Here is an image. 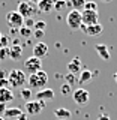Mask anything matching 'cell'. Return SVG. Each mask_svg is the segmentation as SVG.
Masks as SVG:
<instances>
[{"instance_id": "cell-1", "label": "cell", "mask_w": 117, "mask_h": 120, "mask_svg": "<svg viewBox=\"0 0 117 120\" xmlns=\"http://www.w3.org/2000/svg\"><path fill=\"white\" fill-rule=\"evenodd\" d=\"M48 82V75L47 72H44L42 69L38 71L35 74H30V77L27 78V84H29V89L30 90H42Z\"/></svg>"}, {"instance_id": "cell-2", "label": "cell", "mask_w": 117, "mask_h": 120, "mask_svg": "<svg viewBox=\"0 0 117 120\" xmlns=\"http://www.w3.org/2000/svg\"><path fill=\"white\" fill-rule=\"evenodd\" d=\"M8 81H9V86H12L14 89H18L27 82V77H26V72H23L21 69H12L8 75Z\"/></svg>"}, {"instance_id": "cell-3", "label": "cell", "mask_w": 117, "mask_h": 120, "mask_svg": "<svg viewBox=\"0 0 117 120\" xmlns=\"http://www.w3.org/2000/svg\"><path fill=\"white\" fill-rule=\"evenodd\" d=\"M6 24L12 30H20L23 27V24H24V18L17 11H11V12L6 14Z\"/></svg>"}, {"instance_id": "cell-4", "label": "cell", "mask_w": 117, "mask_h": 120, "mask_svg": "<svg viewBox=\"0 0 117 120\" xmlns=\"http://www.w3.org/2000/svg\"><path fill=\"white\" fill-rule=\"evenodd\" d=\"M81 22H83V26H86V27L99 24V14H98V11H86V9H83L81 11Z\"/></svg>"}, {"instance_id": "cell-5", "label": "cell", "mask_w": 117, "mask_h": 120, "mask_svg": "<svg viewBox=\"0 0 117 120\" xmlns=\"http://www.w3.org/2000/svg\"><path fill=\"white\" fill-rule=\"evenodd\" d=\"M66 22H68V26H69L72 30H78V29H81V26H83V22H81V12L80 11H71L69 14H68V17H66Z\"/></svg>"}, {"instance_id": "cell-6", "label": "cell", "mask_w": 117, "mask_h": 120, "mask_svg": "<svg viewBox=\"0 0 117 120\" xmlns=\"http://www.w3.org/2000/svg\"><path fill=\"white\" fill-rule=\"evenodd\" d=\"M26 114H30V116H38L41 111L45 108V102L44 101H29L27 104H26Z\"/></svg>"}, {"instance_id": "cell-7", "label": "cell", "mask_w": 117, "mask_h": 120, "mask_svg": "<svg viewBox=\"0 0 117 120\" xmlns=\"http://www.w3.org/2000/svg\"><path fill=\"white\" fill-rule=\"evenodd\" d=\"M72 99L78 105H86L90 101V93L86 89H77L72 92Z\"/></svg>"}, {"instance_id": "cell-8", "label": "cell", "mask_w": 117, "mask_h": 120, "mask_svg": "<svg viewBox=\"0 0 117 120\" xmlns=\"http://www.w3.org/2000/svg\"><path fill=\"white\" fill-rule=\"evenodd\" d=\"M24 69L30 74L38 72V71L42 69V60H39V59H36V57L32 56V57H29L27 60H24Z\"/></svg>"}, {"instance_id": "cell-9", "label": "cell", "mask_w": 117, "mask_h": 120, "mask_svg": "<svg viewBox=\"0 0 117 120\" xmlns=\"http://www.w3.org/2000/svg\"><path fill=\"white\" fill-rule=\"evenodd\" d=\"M17 12L20 14L24 20H27V18H32L35 9H33L32 3H29V2H20V3H18V11H17Z\"/></svg>"}, {"instance_id": "cell-10", "label": "cell", "mask_w": 117, "mask_h": 120, "mask_svg": "<svg viewBox=\"0 0 117 120\" xmlns=\"http://www.w3.org/2000/svg\"><path fill=\"white\" fill-rule=\"evenodd\" d=\"M48 56V45L44 42H38L35 47H33V57L42 60L44 57Z\"/></svg>"}, {"instance_id": "cell-11", "label": "cell", "mask_w": 117, "mask_h": 120, "mask_svg": "<svg viewBox=\"0 0 117 120\" xmlns=\"http://www.w3.org/2000/svg\"><path fill=\"white\" fill-rule=\"evenodd\" d=\"M54 98H56V93H54L53 89H42L36 93V101H44V102H47V101H53Z\"/></svg>"}, {"instance_id": "cell-12", "label": "cell", "mask_w": 117, "mask_h": 120, "mask_svg": "<svg viewBox=\"0 0 117 120\" xmlns=\"http://www.w3.org/2000/svg\"><path fill=\"white\" fill-rule=\"evenodd\" d=\"M68 71H69V74H72V75H78L81 72V60L78 57H74L69 63H68Z\"/></svg>"}, {"instance_id": "cell-13", "label": "cell", "mask_w": 117, "mask_h": 120, "mask_svg": "<svg viewBox=\"0 0 117 120\" xmlns=\"http://www.w3.org/2000/svg\"><path fill=\"white\" fill-rule=\"evenodd\" d=\"M81 30H84L89 36H99L101 33H102L104 27H102V24H95V26H89V27L81 26Z\"/></svg>"}, {"instance_id": "cell-14", "label": "cell", "mask_w": 117, "mask_h": 120, "mask_svg": "<svg viewBox=\"0 0 117 120\" xmlns=\"http://www.w3.org/2000/svg\"><path fill=\"white\" fill-rule=\"evenodd\" d=\"M14 92L11 89H0V104H9L14 101Z\"/></svg>"}, {"instance_id": "cell-15", "label": "cell", "mask_w": 117, "mask_h": 120, "mask_svg": "<svg viewBox=\"0 0 117 120\" xmlns=\"http://www.w3.org/2000/svg\"><path fill=\"white\" fill-rule=\"evenodd\" d=\"M53 8H54V0H41L38 3V9L42 14H51Z\"/></svg>"}, {"instance_id": "cell-16", "label": "cell", "mask_w": 117, "mask_h": 120, "mask_svg": "<svg viewBox=\"0 0 117 120\" xmlns=\"http://www.w3.org/2000/svg\"><path fill=\"white\" fill-rule=\"evenodd\" d=\"M54 116L57 120H69L71 119V111L68 110V108H63V107H59L54 110Z\"/></svg>"}, {"instance_id": "cell-17", "label": "cell", "mask_w": 117, "mask_h": 120, "mask_svg": "<svg viewBox=\"0 0 117 120\" xmlns=\"http://www.w3.org/2000/svg\"><path fill=\"white\" fill-rule=\"evenodd\" d=\"M95 48H96L98 54L101 56V59H102V60H110V57H111V52H110V50H108V47H107V45H104V44H98Z\"/></svg>"}, {"instance_id": "cell-18", "label": "cell", "mask_w": 117, "mask_h": 120, "mask_svg": "<svg viewBox=\"0 0 117 120\" xmlns=\"http://www.w3.org/2000/svg\"><path fill=\"white\" fill-rule=\"evenodd\" d=\"M23 114V110L21 108H18V107H12V108H6V111H5V117L6 119H18V116H21Z\"/></svg>"}, {"instance_id": "cell-19", "label": "cell", "mask_w": 117, "mask_h": 120, "mask_svg": "<svg viewBox=\"0 0 117 120\" xmlns=\"http://www.w3.org/2000/svg\"><path fill=\"white\" fill-rule=\"evenodd\" d=\"M23 56V48L20 45H12V47H9V57L12 60H18Z\"/></svg>"}, {"instance_id": "cell-20", "label": "cell", "mask_w": 117, "mask_h": 120, "mask_svg": "<svg viewBox=\"0 0 117 120\" xmlns=\"http://www.w3.org/2000/svg\"><path fill=\"white\" fill-rule=\"evenodd\" d=\"M68 5L72 8L74 11H81L84 9V5H86V0H68Z\"/></svg>"}, {"instance_id": "cell-21", "label": "cell", "mask_w": 117, "mask_h": 120, "mask_svg": "<svg viewBox=\"0 0 117 120\" xmlns=\"http://www.w3.org/2000/svg\"><path fill=\"white\" fill-rule=\"evenodd\" d=\"M92 72L90 71H87V69H84V71H81L80 72V78H78V82L80 84H84V82H87V81H90L92 80Z\"/></svg>"}, {"instance_id": "cell-22", "label": "cell", "mask_w": 117, "mask_h": 120, "mask_svg": "<svg viewBox=\"0 0 117 120\" xmlns=\"http://www.w3.org/2000/svg\"><path fill=\"white\" fill-rule=\"evenodd\" d=\"M66 5H68L66 0H54V8H53V9H54L56 12H62L66 8Z\"/></svg>"}, {"instance_id": "cell-23", "label": "cell", "mask_w": 117, "mask_h": 120, "mask_svg": "<svg viewBox=\"0 0 117 120\" xmlns=\"http://www.w3.org/2000/svg\"><path fill=\"white\" fill-rule=\"evenodd\" d=\"M20 95H21V98H23V99H24V101H27V102H29V101H32V99H30V98H32V90H30L29 87H24V89H21Z\"/></svg>"}, {"instance_id": "cell-24", "label": "cell", "mask_w": 117, "mask_h": 120, "mask_svg": "<svg viewBox=\"0 0 117 120\" xmlns=\"http://www.w3.org/2000/svg\"><path fill=\"white\" fill-rule=\"evenodd\" d=\"M60 93L62 95H71L72 93V86H69V84H66V82H63L62 86H60Z\"/></svg>"}, {"instance_id": "cell-25", "label": "cell", "mask_w": 117, "mask_h": 120, "mask_svg": "<svg viewBox=\"0 0 117 120\" xmlns=\"http://www.w3.org/2000/svg\"><path fill=\"white\" fill-rule=\"evenodd\" d=\"M77 81H78V77H77V75H72V74H69V72L66 74V77H65V82H66V84L72 86L74 82H77Z\"/></svg>"}, {"instance_id": "cell-26", "label": "cell", "mask_w": 117, "mask_h": 120, "mask_svg": "<svg viewBox=\"0 0 117 120\" xmlns=\"http://www.w3.org/2000/svg\"><path fill=\"white\" fill-rule=\"evenodd\" d=\"M84 9H86V11H98V3H95V2H90V0H86Z\"/></svg>"}, {"instance_id": "cell-27", "label": "cell", "mask_w": 117, "mask_h": 120, "mask_svg": "<svg viewBox=\"0 0 117 120\" xmlns=\"http://www.w3.org/2000/svg\"><path fill=\"white\" fill-rule=\"evenodd\" d=\"M18 33H20V36H23V38H30V35H32V30L23 26V27L18 30Z\"/></svg>"}, {"instance_id": "cell-28", "label": "cell", "mask_w": 117, "mask_h": 120, "mask_svg": "<svg viewBox=\"0 0 117 120\" xmlns=\"http://www.w3.org/2000/svg\"><path fill=\"white\" fill-rule=\"evenodd\" d=\"M45 27H47V22L45 21H35L33 30H42V32H45Z\"/></svg>"}, {"instance_id": "cell-29", "label": "cell", "mask_w": 117, "mask_h": 120, "mask_svg": "<svg viewBox=\"0 0 117 120\" xmlns=\"http://www.w3.org/2000/svg\"><path fill=\"white\" fill-rule=\"evenodd\" d=\"M0 48H9V38L8 36H3L0 38Z\"/></svg>"}, {"instance_id": "cell-30", "label": "cell", "mask_w": 117, "mask_h": 120, "mask_svg": "<svg viewBox=\"0 0 117 120\" xmlns=\"http://www.w3.org/2000/svg\"><path fill=\"white\" fill-rule=\"evenodd\" d=\"M9 57V48H0V62Z\"/></svg>"}, {"instance_id": "cell-31", "label": "cell", "mask_w": 117, "mask_h": 120, "mask_svg": "<svg viewBox=\"0 0 117 120\" xmlns=\"http://www.w3.org/2000/svg\"><path fill=\"white\" fill-rule=\"evenodd\" d=\"M24 27H27V29H33V26H35V21L32 20V18H27V20H24Z\"/></svg>"}, {"instance_id": "cell-32", "label": "cell", "mask_w": 117, "mask_h": 120, "mask_svg": "<svg viewBox=\"0 0 117 120\" xmlns=\"http://www.w3.org/2000/svg\"><path fill=\"white\" fill-rule=\"evenodd\" d=\"M0 89H9V81L6 80H0Z\"/></svg>"}, {"instance_id": "cell-33", "label": "cell", "mask_w": 117, "mask_h": 120, "mask_svg": "<svg viewBox=\"0 0 117 120\" xmlns=\"http://www.w3.org/2000/svg\"><path fill=\"white\" fill-rule=\"evenodd\" d=\"M45 36V32H42V30H35V38L36 39H41V38Z\"/></svg>"}, {"instance_id": "cell-34", "label": "cell", "mask_w": 117, "mask_h": 120, "mask_svg": "<svg viewBox=\"0 0 117 120\" xmlns=\"http://www.w3.org/2000/svg\"><path fill=\"white\" fill-rule=\"evenodd\" d=\"M17 120H29V116L26 114V112H23L21 116H18V119Z\"/></svg>"}, {"instance_id": "cell-35", "label": "cell", "mask_w": 117, "mask_h": 120, "mask_svg": "<svg viewBox=\"0 0 117 120\" xmlns=\"http://www.w3.org/2000/svg\"><path fill=\"white\" fill-rule=\"evenodd\" d=\"M5 111H6V105L5 104H0V116L5 114Z\"/></svg>"}, {"instance_id": "cell-36", "label": "cell", "mask_w": 117, "mask_h": 120, "mask_svg": "<svg viewBox=\"0 0 117 120\" xmlns=\"http://www.w3.org/2000/svg\"><path fill=\"white\" fill-rule=\"evenodd\" d=\"M5 78H6V71H0V80H5Z\"/></svg>"}, {"instance_id": "cell-37", "label": "cell", "mask_w": 117, "mask_h": 120, "mask_svg": "<svg viewBox=\"0 0 117 120\" xmlns=\"http://www.w3.org/2000/svg\"><path fill=\"white\" fill-rule=\"evenodd\" d=\"M98 120H110V117L105 114V116H99V117H98Z\"/></svg>"}, {"instance_id": "cell-38", "label": "cell", "mask_w": 117, "mask_h": 120, "mask_svg": "<svg viewBox=\"0 0 117 120\" xmlns=\"http://www.w3.org/2000/svg\"><path fill=\"white\" fill-rule=\"evenodd\" d=\"M39 2H41V0H29V3H36V5H38Z\"/></svg>"}, {"instance_id": "cell-39", "label": "cell", "mask_w": 117, "mask_h": 120, "mask_svg": "<svg viewBox=\"0 0 117 120\" xmlns=\"http://www.w3.org/2000/svg\"><path fill=\"white\" fill-rule=\"evenodd\" d=\"M114 81H116V82H117V72H116V74H114Z\"/></svg>"}, {"instance_id": "cell-40", "label": "cell", "mask_w": 117, "mask_h": 120, "mask_svg": "<svg viewBox=\"0 0 117 120\" xmlns=\"http://www.w3.org/2000/svg\"><path fill=\"white\" fill-rule=\"evenodd\" d=\"M101 2H105V3H108V2H111V0H101Z\"/></svg>"}, {"instance_id": "cell-41", "label": "cell", "mask_w": 117, "mask_h": 120, "mask_svg": "<svg viewBox=\"0 0 117 120\" xmlns=\"http://www.w3.org/2000/svg\"><path fill=\"white\" fill-rule=\"evenodd\" d=\"M0 120H5V119H3V117H2V116H0Z\"/></svg>"}, {"instance_id": "cell-42", "label": "cell", "mask_w": 117, "mask_h": 120, "mask_svg": "<svg viewBox=\"0 0 117 120\" xmlns=\"http://www.w3.org/2000/svg\"><path fill=\"white\" fill-rule=\"evenodd\" d=\"M0 38H2V33H0Z\"/></svg>"}]
</instances>
